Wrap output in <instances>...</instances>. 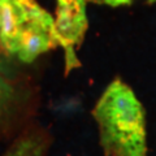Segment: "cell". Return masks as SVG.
Instances as JSON below:
<instances>
[{
	"label": "cell",
	"instance_id": "obj_1",
	"mask_svg": "<svg viewBox=\"0 0 156 156\" xmlns=\"http://www.w3.org/2000/svg\"><path fill=\"white\" fill-rule=\"evenodd\" d=\"M104 156H147L146 111L133 89L112 80L92 108Z\"/></svg>",
	"mask_w": 156,
	"mask_h": 156
},
{
	"label": "cell",
	"instance_id": "obj_2",
	"mask_svg": "<svg viewBox=\"0 0 156 156\" xmlns=\"http://www.w3.org/2000/svg\"><path fill=\"white\" fill-rule=\"evenodd\" d=\"M86 3L87 0H56L55 26L64 50L66 74L81 65L76 51L82 44L89 27Z\"/></svg>",
	"mask_w": 156,
	"mask_h": 156
},
{
	"label": "cell",
	"instance_id": "obj_3",
	"mask_svg": "<svg viewBox=\"0 0 156 156\" xmlns=\"http://www.w3.org/2000/svg\"><path fill=\"white\" fill-rule=\"evenodd\" d=\"M50 16L37 0H0V44L4 51L16 57L22 33Z\"/></svg>",
	"mask_w": 156,
	"mask_h": 156
},
{
	"label": "cell",
	"instance_id": "obj_4",
	"mask_svg": "<svg viewBox=\"0 0 156 156\" xmlns=\"http://www.w3.org/2000/svg\"><path fill=\"white\" fill-rule=\"evenodd\" d=\"M47 148V135L34 130L18 136L3 156H44Z\"/></svg>",
	"mask_w": 156,
	"mask_h": 156
},
{
	"label": "cell",
	"instance_id": "obj_5",
	"mask_svg": "<svg viewBox=\"0 0 156 156\" xmlns=\"http://www.w3.org/2000/svg\"><path fill=\"white\" fill-rule=\"evenodd\" d=\"M21 105V95L12 80L0 74V126H7L16 117Z\"/></svg>",
	"mask_w": 156,
	"mask_h": 156
},
{
	"label": "cell",
	"instance_id": "obj_6",
	"mask_svg": "<svg viewBox=\"0 0 156 156\" xmlns=\"http://www.w3.org/2000/svg\"><path fill=\"white\" fill-rule=\"evenodd\" d=\"M12 56H9L8 53L4 51V48L0 44V74L5 76L9 80H13L16 77V69H14V65L11 60Z\"/></svg>",
	"mask_w": 156,
	"mask_h": 156
},
{
	"label": "cell",
	"instance_id": "obj_7",
	"mask_svg": "<svg viewBox=\"0 0 156 156\" xmlns=\"http://www.w3.org/2000/svg\"><path fill=\"white\" fill-rule=\"evenodd\" d=\"M87 2H92L96 4H103V5L109 7H121V5H130L133 0H87Z\"/></svg>",
	"mask_w": 156,
	"mask_h": 156
},
{
	"label": "cell",
	"instance_id": "obj_8",
	"mask_svg": "<svg viewBox=\"0 0 156 156\" xmlns=\"http://www.w3.org/2000/svg\"><path fill=\"white\" fill-rule=\"evenodd\" d=\"M148 3H156V0H147Z\"/></svg>",
	"mask_w": 156,
	"mask_h": 156
}]
</instances>
